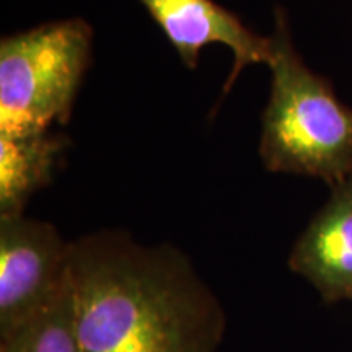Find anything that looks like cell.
<instances>
[{"instance_id":"cell-5","label":"cell","mask_w":352,"mask_h":352,"mask_svg":"<svg viewBox=\"0 0 352 352\" xmlns=\"http://www.w3.org/2000/svg\"><path fill=\"white\" fill-rule=\"evenodd\" d=\"M168 38L188 69H196L209 44H223L233 52V67L223 94L246 65L270 64L272 39L254 33L239 15L214 0H138Z\"/></svg>"},{"instance_id":"cell-6","label":"cell","mask_w":352,"mask_h":352,"mask_svg":"<svg viewBox=\"0 0 352 352\" xmlns=\"http://www.w3.org/2000/svg\"><path fill=\"white\" fill-rule=\"evenodd\" d=\"M289 266L324 302L352 300V173L331 186L327 204L294 245Z\"/></svg>"},{"instance_id":"cell-7","label":"cell","mask_w":352,"mask_h":352,"mask_svg":"<svg viewBox=\"0 0 352 352\" xmlns=\"http://www.w3.org/2000/svg\"><path fill=\"white\" fill-rule=\"evenodd\" d=\"M69 145L67 135L50 131L0 134V219L23 215L33 195L51 183Z\"/></svg>"},{"instance_id":"cell-4","label":"cell","mask_w":352,"mask_h":352,"mask_svg":"<svg viewBox=\"0 0 352 352\" xmlns=\"http://www.w3.org/2000/svg\"><path fill=\"white\" fill-rule=\"evenodd\" d=\"M70 245L44 220L0 219V336L33 318L65 289Z\"/></svg>"},{"instance_id":"cell-2","label":"cell","mask_w":352,"mask_h":352,"mask_svg":"<svg viewBox=\"0 0 352 352\" xmlns=\"http://www.w3.org/2000/svg\"><path fill=\"white\" fill-rule=\"evenodd\" d=\"M274 19L259 153L270 171L314 176L334 186L352 173V109L303 63L284 8L276 7Z\"/></svg>"},{"instance_id":"cell-1","label":"cell","mask_w":352,"mask_h":352,"mask_svg":"<svg viewBox=\"0 0 352 352\" xmlns=\"http://www.w3.org/2000/svg\"><path fill=\"white\" fill-rule=\"evenodd\" d=\"M70 287L83 352H219L222 303L183 252L100 230L70 245Z\"/></svg>"},{"instance_id":"cell-8","label":"cell","mask_w":352,"mask_h":352,"mask_svg":"<svg viewBox=\"0 0 352 352\" xmlns=\"http://www.w3.org/2000/svg\"><path fill=\"white\" fill-rule=\"evenodd\" d=\"M0 352H83L70 277L65 289L50 305L0 336Z\"/></svg>"},{"instance_id":"cell-3","label":"cell","mask_w":352,"mask_h":352,"mask_svg":"<svg viewBox=\"0 0 352 352\" xmlns=\"http://www.w3.org/2000/svg\"><path fill=\"white\" fill-rule=\"evenodd\" d=\"M94 30L82 19L43 23L0 41V134L65 124L91 56Z\"/></svg>"}]
</instances>
